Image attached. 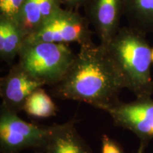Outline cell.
<instances>
[{"instance_id": "1", "label": "cell", "mask_w": 153, "mask_h": 153, "mask_svg": "<svg viewBox=\"0 0 153 153\" xmlns=\"http://www.w3.org/2000/svg\"><path fill=\"white\" fill-rule=\"evenodd\" d=\"M126 89L118 66L101 44L79 46L67 73L51 87V94L62 100H73L107 112L120 102Z\"/></svg>"}, {"instance_id": "2", "label": "cell", "mask_w": 153, "mask_h": 153, "mask_svg": "<svg viewBox=\"0 0 153 153\" xmlns=\"http://www.w3.org/2000/svg\"><path fill=\"white\" fill-rule=\"evenodd\" d=\"M146 35L129 26H123L106 45L123 76L126 89L136 98L153 94L152 47Z\"/></svg>"}, {"instance_id": "3", "label": "cell", "mask_w": 153, "mask_h": 153, "mask_svg": "<svg viewBox=\"0 0 153 153\" xmlns=\"http://www.w3.org/2000/svg\"><path fill=\"white\" fill-rule=\"evenodd\" d=\"M74 55L69 44L26 39L18 62L44 85L52 87L67 73Z\"/></svg>"}, {"instance_id": "4", "label": "cell", "mask_w": 153, "mask_h": 153, "mask_svg": "<svg viewBox=\"0 0 153 153\" xmlns=\"http://www.w3.org/2000/svg\"><path fill=\"white\" fill-rule=\"evenodd\" d=\"M55 125L42 126L28 123L1 104L0 153H20L30 148L45 149Z\"/></svg>"}, {"instance_id": "5", "label": "cell", "mask_w": 153, "mask_h": 153, "mask_svg": "<svg viewBox=\"0 0 153 153\" xmlns=\"http://www.w3.org/2000/svg\"><path fill=\"white\" fill-rule=\"evenodd\" d=\"M91 28L85 15L79 11L62 7L26 39L62 44L75 43L81 46L93 43L94 32Z\"/></svg>"}, {"instance_id": "6", "label": "cell", "mask_w": 153, "mask_h": 153, "mask_svg": "<svg viewBox=\"0 0 153 153\" xmlns=\"http://www.w3.org/2000/svg\"><path fill=\"white\" fill-rule=\"evenodd\" d=\"M115 125L135 134L140 146L146 148L153 139V99L136 98L131 102L120 101L107 111Z\"/></svg>"}, {"instance_id": "7", "label": "cell", "mask_w": 153, "mask_h": 153, "mask_svg": "<svg viewBox=\"0 0 153 153\" xmlns=\"http://www.w3.org/2000/svg\"><path fill=\"white\" fill-rule=\"evenodd\" d=\"M82 9L99 43L106 46L121 28L124 0H87Z\"/></svg>"}, {"instance_id": "8", "label": "cell", "mask_w": 153, "mask_h": 153, "mask_svg": "<svg viewBox=\"0 0 153 153\" xmlns=\"http://www.w3.org/2000/svg\"><path fill=\"white\" fill-rule=\"evenodd\" d=\"M45 86L26 71L19 62L10 66L9 72L0 80L1 104L18 114L24 111L27 99L34 91Z\"/></svg>"}, {"instance_id": "9", "label": "cell", "mask_w": 153, "mask_h": 153, "mask_svg": "<svg viewBox=\"0 0 153 153\" xmlns=\"http://www.w3.org/2000/svg\"><path fill=\"white\" fill-rule=\"evenodd\" d=\"M62 7L61 0H26L17 22L27 38Z\"/></svg>"}, {"instance_id": "10", "label": "cell", "mask_w": 153, "mask_h": 153, "mask_svg": "<svg viewBox=\"0 0 153 153\" xmlns=\"http://www.w3.org/2000/svg\"><path fill=\"white\" fill-rule=\"evenodd\" d=\"M26 38L18 23L0 17V57L3 62L12 65L13 62Z\"/></svg>"}, {"instance_id": "11", "label": "cell", "mask_w": 153, "mask_h": 153, "mask_svg": "<svg viewBox=\"0 0 153 153\" xmlns=\"http://www.w3.org/2000/svg\"><path fill=\"white\" fill-rule=\"evenodd\" d=\"M46 153H86L91 150L78 135L73 125H55Z\"/></svg>"}, {"instance_id": "12", "label": "cell", "mask_w": 153, "mask_h": 153, "mask_svg": "<svg viewBox=\"0 0 153 153\" xmlns=\"http://www.w3.org/2000/svg\"><path fill=\"white\" fill-rule=\"evenodd\" d=\"M124 16L131 28L153 34V0H124Z\"/></svg>"}, {"instance_id": "13", "label": "cell", "mask_w": 153, "mask_h": 153, "mask_svg": "<svg viewBox=\"0 0 153 153\" xmlns=\"http://www.w3.org/2000/svg\"><path fill=\"white\" fill-rule=\"evenodd\" d=\"M24 111L33 117L48 118L56 114L57 106L43 87H40L27 99Z\"/></svg>"}, {"instance_id": "14", "label": "cell", "mask_w": 153, "mask_h": 153, "mask_svg": "<svg viewBox=\"0 0 153 153\" xmlns=\"http://www.w3.org/2000/svg\"><path fill=\"white\" fill-rule=\"evenodd\" d=\"M25 1L26 0H0V17L17 22Z\"/></svg>"}, {"instance_id": "15", "label": "cell", "mask_w": 153, "mask_h": 153, "mask_svg": "<svg viewBox=\"0 0 153 153\" xmlns=\"http://www.w3.org/2000/svg\"><path fill=\"white\" fill-rule=\"evenodd\" d=\"M101 143V153H126L116 141L107 135H103Z\"/></svg>"}, {"instance_id": "16", "label": "cell", "mask_w": 153, "mask_h": 153, "mask_svg": "<svg viewBox=\"0 0 153 153\" xmlns=\"http://www.w3.org/2000/svg\"><path fill=\"white\" fill-rule=\"evenodd\" d=\"M61 1L62 6H65V8L79 11V9L83 8L87 0H61Z\"/></svg>"}, {"instance_id": "17", "label": "cell", "mask_w": 153, "mask_h": 153, "mask_svg": "<svg viewBox=\"0 0 153 153\" xmlns=\"http://www.w3.org/2000/svg\"><path fill=\"white\" fill-rule=\"evenodd\" d=\"M144 151H145V148H143V147L140 146L138 150H137V153H144Z\"/></svg>"}, {"instance_id": "18", "label": "cell", "mask_w": 153, "mask_h": 153, "mask_svg": "<svg viewBox=\"0 0 153 153\" xmlns=\"http://www.w3.org/2000/svg\"><path fill=\"white\" fill-rule=\"evenodd\" d=\"M152 62L153 65V47L152 48Z\"/></svg>"}]
</instances>
